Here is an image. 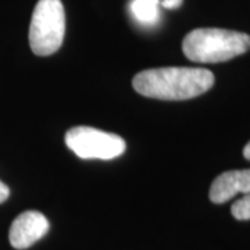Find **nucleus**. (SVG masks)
Here are the masks:
<instances>
[{"instance_id": "7", "label": "nucleus", "mask_w": 250, "mask_h": 250, "mask_svg": "<svg viewBox=\"0 0 250 250\" xmlns=\"http://www.w3.org/2000/svg\"><path fill=\"white\" fill-rule=\"evenodd\" d=\"M129 11L136 22L153 27L160 20V4L156 0H131Z\"/></svg>"}, {"instance_id": "9", "label": "nucleus", "mask_w": 250, "mask_h": 250, "mask_svg": "<svg viewBox=\"0 0 250 250\" xmlns=\"http://www.w3.org/2000/svg\"><path fill=\"white\" fill-rule=\"evenodd\" d=\"M160 6H163L164 9H170V10H175L181 7L182 1L184 0H156Z\"/></svg>"}, {"instance_id": "2", "label": "nucleus", "mask_w": 250, "mask_h": 250, "mask_svg": "<svg viewBox=\"0 0 250 250\" xmlns=\"http://www.w3.org/2000/svg\"><path fill=\"white\" fill-rule=\"evenodd\" d=\"M182 50L195 62H221L250 50V36L221 28H197L182 42Z\"/></svg>"}, {"instance_id": "3", "label": "nucleus", "mask_w": 250, "mask_h": 250, "mask_svg": "<svg viewBox=\"0 0 250 250\" xmlns=\"http://www.w3.org/2000/svg\"><path fill=\"white\" fill-rule=\"evenodd\" d=\"M65 11L62 0H39L29 25V46L36 56H50L62 45Z\"/></svg>"}, {"instance_id": "1", "label": "nucleus", "mask_w": 250, "mask_h": 250, "mask_svg": "<svg viewBox=\"0 0 250 250\" xmlns=\"http://www.w3.org/2000/svg\"><path fill=\"white\" fill-rule=\"evenodd\" d=\"M134 89L145 98L188 100L203 95L214 85L213 72L193 67H163L136 74Z\"/></svg>"}, {"instance_id": "4", "label": "nucleus", "mask_w": 250, "mask_h": 250, "mask_svg": "<svg viewBox=\"0 0 250 250\" xmlns=\"http://www.w3.org/2000/svg\"><path fill=\"white\" fill-rule=\"evenodd\" d=\"M70 150L81 159L111 160L124 154L125 141L116 134L104 132L92 126H74L65 134Z\"/></svg>"}, {"instance_id": "11", "label": "nucleus", "mask_w": 250, "mask_h": 250, "mask_svg": "<svg viewBox=\"0 0 250 250\" xmlns=\"http://www.w3.org/2000/svg\"><path fill=\"white\" fill-rule=\"evenodd\" d=\"M243 156H245L248 160H250V142L245 146V149H243Z\"/></svg>"}, {"instance_id": "10", "label": "nucleus", "mask_w": 250, "mask_h": 250, "mask_svg": "<svg viewBox=\"0 0 250 250\" xmlns=\"http://www.w3.org/2000/svg\"><path fill=\"white\" fill-rule=\"evenodd\" d=\"M9 196H10L9 187L0 181V205H1V203H4V202L9 199Z\"/></svg>"}, {"instance_id": "6", "label": "nucleus", "mask_w": 250, "mask_h": 250, "mask_svg": "<svg viewBox=\"0 0 250 250\" xmlns=\"http://www.w3.org/2000/svg\"><path fill=\"white\" fill-rule=\"evenodd\" d=\"M238 193H250V168L225 171L220 174L211 184L208 197L215 205H221Z\"/></svg>"}, {"instance_id": "8", "label": "nucleus", "mask_w": 250, "mask_h": 250, "mask_svg": "<svg viewBox=\"0 0 250 250\" xmlns=\"http://www.w3.org/2000/svg\"><path fill=\"white\" fill-rule=\"evenodd\" d=\"M231 213L232 215L239 220V221H249L250 220V193L241 197L239 200H236L231 207Z\"/></svg>"}, {"instance_id": "5", "label": "nucleus", "mask_w": 250, "mask_h": 250, "mask_svg": "<svg viewBox=\"0 0 250 250\" xmlns=\"http://www.w3.org/2000/svg\"><path fill=\"white\" fill-rule=\"evenodd\" d=\"M49 231V221L35 210H28L18 215L10 227V245L17 250L31 248Z\"/></svg>"}]
</instances>
